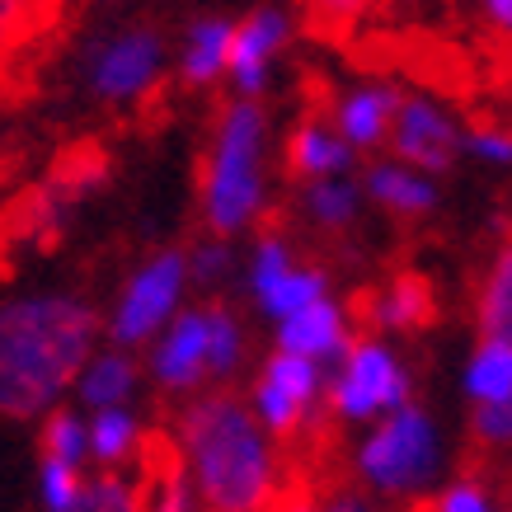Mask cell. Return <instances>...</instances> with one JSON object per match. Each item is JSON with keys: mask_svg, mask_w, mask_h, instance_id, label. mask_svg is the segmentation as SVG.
Here are the masks:
<instances>
[{"mask_svg": "<svg viewBox=\"0 0 512 512\" xmlns=\"http://www.w3.org/2000/svg\"><path fill=\"white\" fill-rule=\"evenodd\" d=\"M99 339V315L76 296H24L0 306V414L38 419L76 386Z\"/></svg>", "mask_w": 512, "mask_h": 512, "instance_id": "cell-1", "label": "cell"}, {"mask_svg": "<svg viewBox=\"0 0 512 512\" xmlns=\"http://www.w3.org/2000/svg\"><path fill=\"white\" fill-rule=\"evenodd\" d=\"M179 456L202 512H264L278 489L273 447L231 390H212L179 419Z\"/></svg>", "mask_w": 512, "mask_h": 512, "instance_id": "cell-2", "label": "cell"}, {"mask_svg": "<svg viewBox=\"0 0 512 512\" xmlns=\"http://www.w3.org/2000/svg\"><path fill=\"white\" fill-rule=\"evenodd\" d=\"M264 137L268 118L254 99H235L221 113L202 165V217L221 240L264 212Z\"/></svg>", "mask_w": 512, "mask_h": 512, "instance_id": "cell-3", "label": "cell"}, {"mask_svg": "<svg viewBox=\"0 0 512 512\" xmlns=\"http://www.w3.org/2000/svg\"><path fill=\"white\" fill-rule=\"evenodd\" d=\"M437 461H442L437 423L409 400L390 409L357 447V475L381 494H414L423 484H433Z\"/></svg>", "mask_w": 512, "mask_h": 512, "instance_id": "cell-4", "label": "cell"}, {"mask_svg": "<svg viewBox=\"0 0 512 512\" xmlns=\"http://www.w3.org/2000/svg\"><path fill=\"white\" fill-rule=\"evenodd\" d=\"M409 400V372L386 343L362 339L343 348V362L329 381V409L339 419H376Z\"/></svg>", "mask_w": 512, "mask_h": 512, "instance_id": "cell-5", "label": "cell"}, {"mask_svg": "<svg viewBox=\"0 0 512 512\" xmlns=\"http://www.w3.org/2000/svg\"><path fill=\"white\" fill-rule=\"evenodd\" d=\"M160 33L146 24L118 29L113 38L94 43L90 52V90L109 104H137L160 85Z\"/></svg>", "mask_w": 512, "mask_h": 512, "instance_id": "cell-6", "label": "cell"}, {"mask_svg": "<svg viewBox=\"0 0 512 512\" xmlns=\"http://www.w3.org/2000/svg\"><path fill=\"white\" fill-rule=\"evenodd\" d=\"M184 278H188L184 254H179V249H160L156 259H151V264L141 268L137 278L123 287V301H118L113 325H109L113 339L123 343V348L151 339V334H156V329L174 315V306H179Z\"/></svg>", "mask_w": 512, "mask_h": 512, "instance_id": "cell-7", "label": "cell"}, {"mask_svg": "<svg viewBox=\"0 0 512 512\" xmlns=\"http://www.w3.org/2000/svg\"><path fill=\"white\" fill-rule=\"evenodd\" d=\"M320 395V362L296 353H273L264 362V376L254 386V419L264 433L278 437H296L306 428V414H311V400Z\"/></svg>", "mask_w": 512, "mask_h": 512, "instance_id": "cell-8", "label": "cell"}, {"mask_svg": "<svg viewBox=\"0 0 512 512\" xmlns=\"http://www.w3.org/2000/svg\"><path fill=\"white\" fill-rule=\"evenodd\" d=\"M390 146L395 156L419 174H447L461 156V132L433 99H400V109L390 118Z\"/></svg>", "mask_w": 512, "mask_h": 512, "instance_id": "cell-9", "label": "cell"}, {"mask_svg": "<svg viewBox=\"0 0 512 512\" xmlns=\"http://www.w3.org/2000/svg\"><path fill=\"white\" fill-rule=\"evenodd\" d=\"M292 38V19L278 5H264L245 15L240 24H231V47H226V71H231L235 90L245 99H259L268 85V66Z\"/></svg>", "mask_w": 512, "mask_h": 512, "instance_id": "cell-10", "label": "cell"}, {"mask_svg": "<svg viewBox=\"0 0 512 512\" xmlns=\"http://www.w3.org/2000/svg\"><path fill=\"white\" fill-rule=\"evenodd\" d=\"M151 376L160 390H193L207 376V320H202V311H184L170 325L165 343L151 353Z\"/></svg>", "mask_w": 512, "mask_h": 512, "instance_id": "cell-11", "label": "cell"}, {"mask_svg": "<svg viewBox=\"0 0 512 512\" xmlns=\"http://www.w3.org/2000/svg\"><path fill=\"white\" fill-rule=\"evenodd\" d=\"M278 348L296 357H311V362H329V357H343L348 348V320L334 301H311L301 311L282 315L278 320Z\"/></svg>", "mask_w": 512, "mask_h": 512, "instance_id": "cell-12", "label": "cell"}, {"mask_svg": "<svg viewBox=\"0 0 512 512\" xmlns=\"http://www.w3.org/2000/svg\"><path fill=\"white\" fill-rule=\"evenodd\" d=\"M137 508L141 512H202L198 494L188 484L184 456L174 442L151 437L146 442V470H141V489H137Z\"/></svg>", "mask_w": 512, "mask_h": 512, "instance_id": "cell-13", "label": "cell"}, {"mask_svg": "<svg viewBox=\"0 0 512 512\" xmlns=\"http://www.w3.org/2000/svg\"><path fill=\"white\" fill-rule=\"evenodd\" d=\"M395 109H400V90H386V85H367V90L343 94L339 109H334V123H339V137L348 141V151L381 146L390 137Z\"/></svg>", "mask_w": 512, "mask_h": 512, "instance_id": "cell-14", "label": "cell"}, {"mask_svg": "<svg viewBox=\"0 0 512 512\" xmlns=\"http://www.w3.org/2000/svg\"><path fill=\"white\" fill-rule=\"evenodd\" d=\"M348 160H353L348 141L320 118L296 123L292 137H287V174H296V179H334Z\"/></svg>", "mask_w": 512, "mask_h": 512, "instance_id": "cell-15", "label": "cell"}, {"mask_svg": "<svg viewBox=\"0 0 512 512\" xmlns=\"http://www.w3.org/2000/svg\"><path fill=\"white\" fill-rule=\"evenodd\" d=\"M466 395L475 404H512V334H484L466 367Z\"/></svg>", "mask_w": 512, "mask_h": 512, "instance_id": "cell-16", "label": "cell"}, {"mask_svg": "<svg viewBox=\"0 0 512 512\" xmlns=\"http://www.w3.org/2000/svg\"><path fill=\"white\" fill-rule=\"evenodd\" d=\"M57 5L62 0H0V71H10L33 38L52 33Z\"/></svg>", "mask_w": 512, "mask_h": 512, "instance_id": "cell-17", "label": "cell"}, {"mask_svg": "<svg viewBox=\"0 0 512 512\" xmlns=\"http://www.w3.org/2000/svg\"><path fill=\"white\" fill-rule=\"evenodd\" d=\"M367 193L395 217H423L437 207V188L428 184V174L409 170V165H376L367 174Z\"/></svg>", "mask_w": 512, "mask_h": 512, "instance_id": "cell-18", "label": "cell"}, {"mask_svg": "<svg viewBox=\"0 0 512 512\" xmlns=\"http://www.w3.org/2000/svg\"><path fill=\"white\" fill-rule=\"evenodd\" d=\"M80 386V400L90 409H123L137 390V362L127 353H104V357H90L76 376Z\"/></svg>", "mask_w": 512, "mask_h": 512, "instance_id": "cell-19", "label": "cell"}, {"mask_svg": "<svg viewBox=\"0 0 512 512\" xmlns=\"http://www.w3.org/2000/svg\"><path fill=\"white\" fill-rule=\"evenodd\" d=\"M372 320L381 329H423L437 320V296L423 278H395L386 292L372 301Z\"/></svg>", "mask_w": 512, "mask_h": 512, "instance_id": "cell-20", "label": "cell"}, {"mask_svg": "<svg viewBox=\"0 0 512 512\" xmlns=\"http://www.w3.org/2000/svg\"><path fill=\"white\" fill-rule=\"evenodd\" d=\"M226 47H231V19H198L188 29L184 66H179L188 90H202L226 71Z\"/></svg>", "mask_w": 512, "mask_h": 512, "instance_id": "cell-21", "label": "cell"}, {"mask_svg": "<svg viewBox=\"0 0 512 512\" xmlns=\"http://www.w3.org/2000/svg\"><path fill=\"white\" fill-rule=\"evenodd\" d=\"M202 320H207V376H226L240 367V353H245V334H240V320L226 301H212L202 306Z\"/></svg>", "mask_w": 512, "mask_h": 512, "instance_id": "cell-22", "label": "cell"}, {"mask_svg": "<svg viewBox=\"0 0 512 512\" xmlns=\"http://www.w3.org/2000/svg\"><path fill=\"white\" fill-rule=\"evenodd\" d=\"M137 419L127 414V409H99L94 414V423L85 428V447L104 461V466H118L123 456H132L137 451Z\"/></svg>", "mask_w": 512, "mask_h": 512, "instance_id": "cell-23", "label": "cell"}, {"mask_svg": "<svg viewBox=\"0 0 512 512\" xmlns=\"http://www.w3.org/2000/svg\"><path fill=\"white\" fill-rule=\"evenodd\" d=\"M325 287H329V278L320 268H287V273L268 287V296H259V306H264L273 320H282V315H292V311H301V306L320 301Z\"/></svg>", "mask_w": 512, "mask_h": 512, "instance_id": "cell-24", "label": "cell"}, {"mask_svg": "<svg viewBox=\"0 0 512 512\" xmlns=\"http://www.w3.org/2000/svg\"><path fill=\"white\" fill-rule=\"evenodd\" d=\"M306 217L325 231H343L357 217V188L348 179H311L306 188Z\"/></svg>", "mask_w": 512, "mask_h": 512, "instance_id": "cell-25", "label": "cell"}, {"mask_svg": "<svg viewBox=\"0 0 512 512\" xmlns=\"http://www.w3.org/2000/svg\"><path fill=\"white\" fill-rule=\"evenodd\" d=\"M508 329H512V259L503 249L480 292V339L484 334H508Z\"/></svg>", "mask_w": 512, "mask_h": 512, "instance_id": "cell-26", "label": "cell"}, {"mask_svg": "<svg viewBox=\"0 0 512 512\" xmlns=\"http://www.w3.org/2000/svg\"><path fill=\"white\" fill-rule=\"evenodd\" d=\"M43 456L47 461H66V466H80V461L90 456V447H85V423H80L71 409H47Z\"/></svg>", "mask_w": 512, "mask_h": 512, "instance_id": "cell-27", "label": "cell"}, {"mask_svg": "<svg viewBox=\"0 0 512 512\" xmlns=\"http://www.w3.org/2000/svg\"><path fill=\"white\" fill-rule=\"evenodd\" d=\"M71 512H141V508H137V489H132L123 475L104 470V475H94V480L80 484V498Z\"/></svg>", "mask_w": 512, "mask_h": 512, "instance_id": "cell-28", "label": "cell"}, {"mask_svg": "<svg viewBox=\"0 0 512 512\" xmlns=\"http://www.w3.org/2000/svg\"><path fill=\"white\" fill-rule=\"evenodd\" d=\"M292 268V245L282 240L278 231H268L259 245H254V264H249V292L254 296H268V287Z\"/></svg>", "mask_w": 512, "mask_h": 512, "instance_id": "cell-29", "label": "cell"}, {"mask_svg": "<svg viewBox=\"0 0 512 512\" xmlns=\"http://www.w3.org/2000/svg\"><path fill=\"white\" fill-rule=\"evenodd\" d=\"M38 480H43V508L47 512H71L80 498V466H66V461H47L43 456V470H38Z\"/></svg>", "mask_w": 512, "mask_h": 512, "instance_id": "cell-30", "label": "cell"}, {"mask_svg": "<svg viewBox=\"0 0 512 512\" xmlns=\"http://www.w3.org/2000/svg\"><path fill=\"white\" fill-rule=\"evenodd\" d=\"M433 512H498V508H494V494H489L480 480H470L466 475V480L447 484V489L437 494Z\"/></svg>", "mask_w": 512, "mask_h": 512, "instance_id": "cell-31", "label": "cell"}, {"mask_svg": "<svg viewBox=\"0 0 512 512\" xmlns=\"http://www.w3.org/2000/svg\"><path fill=\"white\" fill-rule=\"evenodd\" d=\"M315 29H348L353 19H362L376 0H301Z\"/></svg>", "mask_w": 512, "mask_h": 512, "instance_id": "cell-32", "label": "cell"}, {"mask_svg": "<svg viewBox=\"0 0 512 512\" xmlns=\"http://www.w3.org/2000/svg\"><path fill=\"white\" fill-rule=\"evenodd\" d=\"M508 433H512L508 404H480V409H475V442H480V447H503Z\"/></svg>", "mask_w": 512, "mask_h": 512, "instance_id": "cell-33", "label": "cell"}, {"mask_svg": "<svg viewBox=\"0 0 512 512\" xmlns=\"http://www.w3.org/2000/svg\"><path fill=\"white\" fill-rule=\"evenodd\" d=\"M226 273H231V249L221 245V240L198 245V254H193V278H198L202 287H212V282H221Z\"/></svg>", "mask_w": 512, "mask_h": 512, "instance_id": "cell-34", "label": "cell"}, {"mask_svg": "<svg viewBox=\"0 0 512 512\" xmlns=\"http://www.w3.org/2000/svg\"><path fill=\"white\" fill-rule=\"evenodd\" d=\"M466 146L480 160H489V165H508L512 160V146L503 127H475V132H466Z\"/></svg>", "mask_w": 512, "mask_h": 512, "instance_id": "cell-35", "label": "cell"}, {"mask_svg": "<svg viewBox=\"0 0 512 512\" xmlns=\"http://www.w3.org/2000/svg\"><path fill=\"white\" fill-rule=\"evenodd\" d=\"M484 15H489V24H494L498 33H508V24H512V0H484Z\"/></svg>", "mask_w": 512, "mask_h": 512, "instance_id": "cell-36", "label": "cell"}, {"mask_svg": "<svg viewBox=\"0 0 512 512\" xmlns=\"http://www.w3.org/2000/svg\"><path fill=\"white\" fill-rule=\"evenodd\" d=\"M325 512H372V508H367L362 498H353V494H348V498H334V503H329Z\"/></svg>", "mask_w": 512, "mask_h": 512, "instance_id": "cell-37", "label": "cell"}]
</instances>
